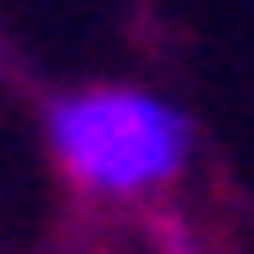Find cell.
<instances>
[{"label":"cell","mask_w":254,"mask_h":254,"mask_svg":"<svg viewBox=\"0 0 254 254\" xmlns=\"http://www.w3.org/2000/svg\"><path fill=\"white\" fill-rule=\"evenodd\" d=\"M42 142L77 195L148 201L195 160V119L142 83H83L42 107Z\"/></svg>","instance_id":"obj_1"}]
</instances>
